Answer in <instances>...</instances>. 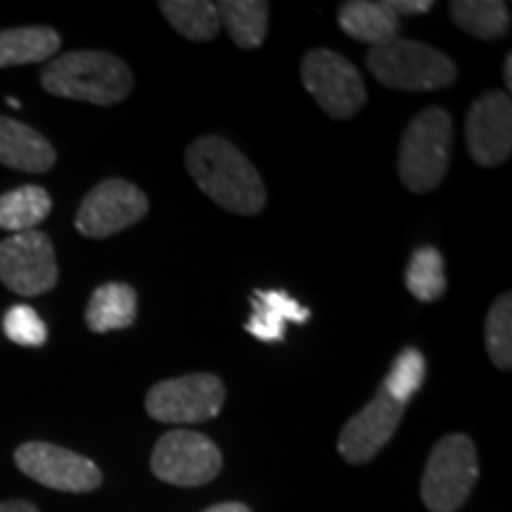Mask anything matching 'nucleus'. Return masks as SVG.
<instances>
[{
    "mask_svg": "<svg viewBox=\"0 0 512 512\" xmlns=\"http://www.w3.org/2000/svg\"><path fill=\"white\" fill-rule=\"evenodd\" d=\"M192 181L209 200L240 216H254L266 207V188L254 164L228 140L197 138L185 152Z\"/></svg>",
    "mask_w": 512,
    "mask_h": 512,
    "instance_id": "nucleus-1",
    "label": "nucleus"
},
{
    "mask_svg": "<svg viewBox=\"0 0 512 512\" xmlns=\"http://www.w3.org/2000/svg\"><path fill=\"white\" fill-rule=\"evenodd\" d=\"M41 86L57 98L110 107L131 93L133 74L119 57L100 50H79L50 62L41 72Z\"/></svg>",
    "mask_w": 512,
    "mask_h": 512,
    "instance_id": "nucleus-2",
    "label": "nucleus"
},
{
    "mask_svg": "<svg viewBox=\"0 0 512 512\" xmlns=\"http://www.w3.org/2000/svg\"><path fill=\"white\" fill-rule=\"evenodd\" d=\"M366 62L377 81L396 91H439L458 79V67L451 57L403 38L370 48Z\"/></svg>",
    "mask_w": 512,
    "mask_h": 512,
    "instance_id": "nucleus-3",
    "label": "nucleus"
},
{
    "mask_svg": "<svg viewBox=\"0 0 512 512\" xmlns=\"http://www.w3.org/2000/svg\"><path fill=\"white\" fill-rule=\"evenodd\" d=\"M451 117L441 107L420 112L401 138L399 178L411 192H430L444 181L451 155Z\"/></svg>",
    "mask_w": 512,
    "mask_h": 512,
    "instance_id": "nucleus-4",
    "label": "nucleus"
},
{
    "mask_svg": "<svg viewBox=\"0 0 512 512\" xmlns=\"http://www.w3.org/2000/svg\"><path fill=\"white\" fill-rule=\"evenodd\" d=\"M479 460L475 441L465 434H446L427 458L420 496L430 512H456L475 489Z\"/></svg>",
    "mask_w": 512,
    "mask_h": 512,
    "instance_id": "nucleus-5",
    "label": "nucleus"
},
{
    "mask_svg": "<svg viewBox=\"0 0 512 512\" xmlns=\"http://www.w3.org/2000/svg\"><path fill=\"white\" fill-rule=\"evenodd\" d=\"M226 387L216 375L195 373L157 382L145 396L150 418L166 425H200L221 413Z\"/></svg>",
    "mask_w": 512,
    "mask_h": 512,
    "instance_id": "nucleus-6",
    "label": "nucleus"
},
{
    "mask_svg": "<svg viewBox=\"0 0 512 512\" xmlns=\"http://www.w3.org/2000/svg\"><path fill=\"white\" fill-rule=\"evenodd\" d=\"M304 88L332 119H351L368 102L366 83L347 57L335 50L316 48L302 62Z\"/></svg>",
    "mask_w": 512,
    "mask_h": 512,
    "instance_id": "nucleus-7",
    "label": "nucleus"
},
{
    "mask_svg": "<svg viewBox=\"0 0 512 512\" xmlns=\"http://www.w3.org/2000/svg\"><path fill=\"white\" fill-rule=\"evenodd\" d=\"M150 467L159 482L188 489L214 482L223 467V456L219 446L204 434L171 430L157 441Z\"/></svg>",
    "mask_w": 512,
    "mask_h": 512,
    "instance_id": "nucleus-8",
    "label": "nucleus"
},
{
    "mask_svg": "<svg viewBox=\"0 0 512 512\" xmlns=\"http://www.w3.org/2000/svg\"><path fill=\"white\" fill-rule=\"evenodd\" d=\"M147 214L145 192L124 178H107L88 192L76 211L74 226L83 238L105 240L136 226Z\"/></svg>",
    "mask_w": 512,
    "mask_h": 512,
    "instance_id": "nucleus-9",
    "label": "nucleus"
},
{
    "mask_svg": "<svg viewBox=\"0 0 512 512\" xmlns=\"http://www.w3.org/2000/svg\"><path fill=\"white\" fill-rule=\"evenodd\" d=\"M53 242L46 233L27 230L0 242V283L15 294L38 297L57 285Z\"/></svg>",
    "mask_w": 512,
    "mask_h": 512,
    "instance_id": "nucleus-10",
    "label": "nucleus"
},
{
    "mask_svg": "<svg viewBox=\"0 0 512 512\" xmlns=\"http://www.w3.org/2000/svg\"><path fill=\"white\" fill-rule=\"evenodd\" d=\"M15 463L34 482L67 494H88L102 484L100 467L91 458L48 441H27L15 451Z\"/></svg>",
    "mask_w": 512,
    "mask_h": 512,
    "instance_id": "nucleus-11",
    "label": "nucleus"
},
{
    "mask_svg": "<svg viewBox=\"0 0 512 512\" xmlns=\"http://www.w3.org/2000/svg\"><path fill=\"white\" fill-rule=\"evenodd\" d=\"M403 411H406L403 403L394 401L382 387L377 389L373 399L344 425L339 434L337 448L342 458L351 465H363L373 460L394 437Z\"/></svg>",
    "mask_w": 512,
    "mask_h": 512,
    "instance_id": "nucleus-12",
    "label": "nucleus"
},
{
    "mask_svg": "<svg viewBox=\"0 0 512 512\" xmlns=\"http://www.w3.org/2000/svg\"><path fill=\"white\" fill-rule=\"evenodd\" d=\"M467 150L479 166H501L512 152V102L503 91L486 93L467 114Z\"/></svg>",
    "mask_w": 512,
    "mask_h": 512,
    "instance_id": "nucleus-13",
    "label": "nucleus"
},
{
    "mask_svg": "<svg viewBox=\"0 0 512 512\" xmlns=\"http://www.w3.org/2000/svg\"><path fill=\"white\" fill-rule=\"evenodd\" d=\"M55 159L53 145L41 133L15 119L0 117V164L27 174H46Z\"/></svg>",
    "mask_w": 512,
    "mask_h": 512,
    "instance_id": "nucleus-14",
    "label": "nucleus"
},
{
    "mask_svg": "<svg viewBox=\"0 0 512 512\" xmlns=\"http://www.w3.org/2000/svg\"><path fill=\"white\" fill-rule=\"evenodd\" d=\"M249 302L252 316L245 323V330L259 342H283L287 323L302 325L311 316L306 306L283 290H256Z\"/></svg>",
    "mask_w": 512,
    "mask_h": 512,
    "instance_id": "nucleus-15",
    "label": "nucleus"
},
{
    "mask_svg": "<svg viewBox=\"0 0 512 512\" xmlns=\"http://www.w3.org/2000/svg\"><path fill=\"white\" fill-rule=\"evenodd\" d=\"M337 22L344 34L354 41L368 43L370 48H380L384 43L399 38V15L392 10L389 0L370 3V0H349L337 12Z\"/></svg>",
    "mask_w": 512,
    "mask_h": 512,
    "instance_id": "nucleus-16",
    "label": "nucleus"
},
{
    "mask_svg": "<svg viewBox=\"0 0 512 512\" xmlns=\"http://www.w3.org/2000/svg\"><path fill=\"white\" fill-rule=\"evenodd\" d=\"M138 316V294L126 283H105L93 292L86 325L98 335L131 328Z\"/></svg>",
    "mask_w": 512,
    "mask_h": 512,
    "instance_id": "nucleus-17",
    "label": "nucleus"
},
{
    "mask_svg": "<svg viewBox=\"0 0 512 512\" xmlns=\"http://www.w3.org/2000/svg\"><path fill=\"white\" fill-rule=\"evenodd\" d=\"M53 200L41 185H22L0 195V228L8 233H27L48 219Z\"/></svg>",
    "mask_w": 512,
    "mask_h": 512,
    "instance_id": "nucleus-18",
    "label": "nucleus"
},
{
    "mask_svg": "<svg viewBox=\"0 0 512 512\" xmlns=\"http://www.w3.org/2000/svg\"><path fill=\"white\" fill-rule=\"evenodd\" d=\"M60 36L50 27H19L0 34V69L46 62L60 50Z\"/></svg>",
    "mask_w": 512,
    "mask_h": 512,
    "instance_id": "nucleus-19",
    "label": "nucleus"
},
{
    "mask_svg": "<svg viewBox=\"0 0 512 512\" xmlns=\"http://www.w3.org/2000/svg\"><path fill=\"white\" fill-rule=\"evenodd\" d=\"M221 27L240 48L254 50L268 34V3L264 0H223L216 5Z\"/></svg>",
    "mask_w": 512,
    "mask_h": 512,
    "instance_id": "nucleus-20",
    "label": "nucleus"
},
{
    "mask_svg": "<svg viewBox=\"0 0 512 512\" xmlns=\"http://www.w3.org/2000/svg\"><path fill=\"white\" fill-rule=\"evenodd\" d=\"M451 17L458 29L482 41H494L510 29V8L501 0H456Z\"/></svg>",
    "mask_w": 512,
    "mask_h": 512,
    "instance_id": "nucleus-21",
    "label": "nucleus"
},
{
    "mask_svg": "<svg viewBox=\"0 0 512 512\" xmlns=\"http://www.w3.org/2000/svg\"><path fill=\"white\" fill-rule=\"evenodd\" d=\"M159 10L166 22L190 41H211L221 31L216 3L209 0H164Z\"/></svg>",
    "mask_w": 512,
    "mask_h": 512,
    "instance_id": "nucleus-22",
    "label": "nucleus"
},
{
    "mask_svg": "<svg viewBox=\"0 0 512 512\" xmlns=\"http://www.w3.org/2000/svg\"><path fill=\"white\" fill-rule=\"evenodd\" d=\"M406 287L418 302H437L446 292L444 256L437 247H418L406 266Z\"/></svg>",
    "mask_w": 512,
    "mask_h": 512,
    "instance_id": "nucleus-23",
    "label": "nucleus"
},
{
    "mask_svg": "<svg viewBox=\"0 0 512 512\" xmlns=\"http://www.w3.org/2000/svg\"><path fill=\"white\" fill-rule=\"evenodd\" d=\"M425 373H427L425 356H422L418 349L408 347L394 358L392 370H389L382 382V389L392 396L394 401L408 406V401L418 394L422 382H425Z\"/></svg>",
    "mask_w": 512,
    "mask_h": 512,
    "instance_id": "nucleus-24",
    "label": "nucleus"
},
{
    "mask_svg": "<svg viewBox=\"0 0 512 512\" xmlns=\"http://www.w3.org/2000/svg\"><path fill=\"white\" fill-rule=\"evenodd\" d=\"M486 351L498 370L512 368V297L501 294L486 316Z\"/></svg>",
    "mask_w": 512,
    "mask_h": 512,
    "instance_id": "nucleus-25",
    "label": "nucleus"
},
{
    "mask_svg": "<svg viewBox=\"0 0 512 512\" xmlns=\"http://www.w3.org/2000/svg\"><path fill=\"white\" fill-rule=\"evenodd\" d=\"M3 332L10 342L19 347H43L48 342V328L43 318L27 304L10 306L8 313L3 316Z\"/></svg>",
    "mask_w": 512,
    "mask_h": 512,
    "instance_id": "nucleus-26",
    "label": "nucleus"
},
{
    "mask_svg": "<svg viewBox=\"0 0 512 512\" xmlns=\"http://www.w3.org/2000/svg\"><path fill=\"white\" fill-rule=\"evenodd\" d=\"M396 15H425L434 8L432 0H389Z\"/></svg>",
    "mask_w": 512,
    "mask_h": 512,
    "instance_id": "nucleus-27",
    "label": "nucleus"
},
{
    "mask_svg": "<svg viewBox=\"0 0 512 512\" xmlns=\"http://www.w3.org/2000/svg\"><path fill=\"white\" fill-rule=\"evenodd\" d=\"M0 512H38V508L29 501H5L0 503Z\"/></svg>",
    "mask_w": 512,
    "mask_h": 512,
    "instance_id": "nucleus-28",
    "label": "nucleus"
},
{
    "mask_svg": "<svg viewBox=\"0 0 512 512\" xmlns=\"http://www.w3.org/2000/svg\"><path fill=\"white\" fill-rule=\"evenodd\" d=\"M204 512H252V510H249L245 503H235V501H230V503L211 505V508H207Z\"/></svg>",
    "mask_w": 512,
    "mask_h": 512,
    "instance_id": "nucleus-29",
    "label": "nucleus"
},
{
    "mask_svg": "<svg viewBox=\"0 0 512 512\" xmlns=\"http://www.w3.org/2000/svg\"><path fill=\"white\" fill-rule=\"evenodd\" d=\"M503 74H505V86H508V91H510V86H512V55L505 57ZM508 91H505V93H508Z\"/></svg>",
    "mask_w": 512,
    "mask_h": 512,
    "instance_id": "nucleus-30",
    "label": "nucleus"
},
{
    "mask_svg": "<svg viewBox=\"0 0 512 512\" xmlns=\"http://www.w3.org/2000/svg\"><path fill=\"white\" fill-rule=\"evenodd\" d=\"M8 105H10V107H15V110H19V107H22V105H19V100H17V98H8Z\"/></svg>",
    "mask_w": 512,
    "mask_h": 512,
    "instance_id": "nucleus-31",
    "label": "nucleus"
}]
</instances>
